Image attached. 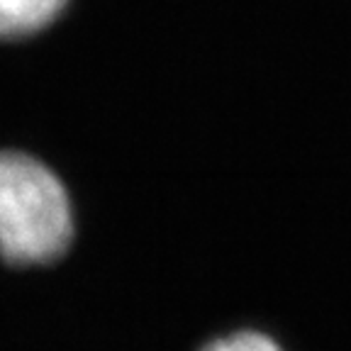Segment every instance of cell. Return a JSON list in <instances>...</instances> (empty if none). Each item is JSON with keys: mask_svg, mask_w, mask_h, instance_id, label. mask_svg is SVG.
Segmentation results:
<instances>
[{"mask_svg": "<svg viewBox=\"0 0 351 351\" xmlns=\"http://www.w3.org/2000/svg\"><path fill=\"white\" fill-rule=\"evenodd\" d=\"M71 237V200L59 176L27 154L0 152V254L17 266L47 263Z\"/></svg>", "mask_w": 351, "mask_h": 351, "instance_id": "6da1fadb", "label": "cell"}, {"mask_svg": "<svg viewBox=\"0 0 351 351\" xmlns=\"http://www.w3.org/2000/svg\"><path fill=\"white\" fill-rule=\"evenodd\" d=\"M200 351H283V346L261 332H237V335L210 341Z\"/></svg>", "mask_w": 351, "mask_h": 351, "instance_id": "3957f363", "label": "cell"}, {"mask_svg": "<svg viewBox=\"0 0 351 351\" xmlns=\"http://www.w3.org/2000/svg\"><path fill=\"white\" fill-rule=\"evenodd\" d=\"M69 0H0V39L42 32L64 12Z\"/></svg>", "mask_w": 351, "mask_h": 351, "instance_id": "7a4b0ae2", "label": "cell"}]
</instances>
